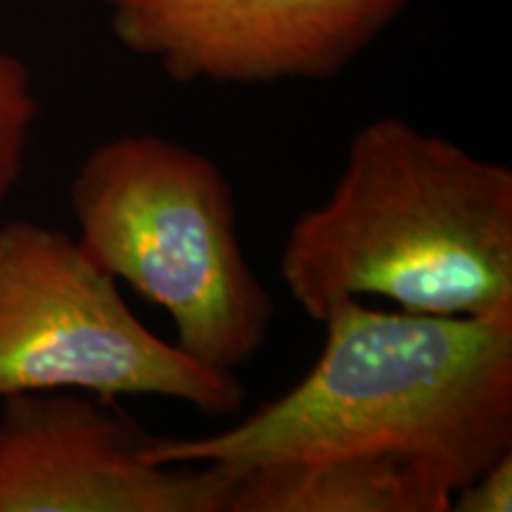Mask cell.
Wrapping results in <instances>:
<instances>
[{"label": "cell", "instance_id": "cell-3", "mask_svg": "<svg viewBox=\"0 0 512 512\" xmlns=\"http://www.w3.org/2000/svg\"><path fill=\"white\" fill-rule=\"evenodd\" d=\"M69 202L79 245L171 318L176 347L221 373L261 354L275 302L249 266L233 185L214 159L155 133L102 140Z\"/></svg>", "mask_w": 512, "mask_h": 512}, {"label": "cell", "instance_id": "cell-7", "mask_svg": "<svg viewBox=\"0 0 512 512\" xmlns=\"http://www.w3.org/2000/svg\"><path fill=\"white\" fill-rule=\"evenodd\" d=\"M453 496L418 460L335 456L240 472L230 512H451Z\"/></svg>", "mask_w": 512, "mask_h": 512}, {"label": "cell", "instance_id": "cell-5", "mask_svg": "<svg viewBox=\"0 0 512 512\" xmlns=\"http://www.w3.org/2000/svg\"><path fill=\"white\" fill-rule=\"evenodd\" d=\"M100 396L0 401V512H230L238 475L157 465L155 437Z\"/></svg>", "mask_w": 512, "mask_h": 512}, {"label": "cell", "instance_id": "cell-9", "mask_svg": "<svg viewBox=\"0 0 512 512\" xmlns=\"http://www.w3.org/2000/svg\"><path fill=\"white\" fill-rule=\"evenodd\" d=\"M458 512H510L512 510V451L491 463L453 496Z\"/></svg>", "mask_w": 512, "mask_h": 512}, {"label": "cell", "instance_id": "cell-4", "mask_svg": "<svg viewBox=\"0 0 512 512\" xmlns=\"http://www.w3.org/2000/svg\"><path fill=\"white\" fill-rule=\"evenodd\" d=\"M36 392L157 396L207 418L235 415L247 396L238 375L147 328L79 240L15 219L0 226V401Z\"/></svg>", "mask_w": 512, "mask_h": 512}, {"label": "cell", "instance_id": "cell-2", "mask_svg": "<svg viewBox=\"0 0 512 512\" xmlns=\"http://www.w3.org/2000/svg\"><path fill=\"white\" fill-rule=\"evenodd\" d=\"M280 280L313 320L344 299L512 320V171L411 121L349 140L335 188L287 233Z\"/></svg>", "mask_w": 512, "mask_h": 512}, {"label": "cell", "instance_id": "cell-8", "mask_svg": "<svg viewBox=\"0 0 512 512\" xmlns=\"http://www.w3.org/2000/svg\"><path fill=\"white\" fill-rule=\"evenodd\" d=\"M38 110L41 105L29 67L0 50V207L10 200L24 174Z\"/></svg>", "mask_w": 512, "mask_h": 512}, {"label": "cell", "instance_id": "cell-1", "mask_svg": "<svg viewBox=\"0 0 512 512\" xmlns=\"http://www.w3.org/2000/svg\"><path fill=\"white\" fill-rule=\"evenodd\" d=\"M302 380L226 430L155 437L157 465H261L396 456L437 470L453 491L512 451V320L370 309L344 299Z\"/></svg>", "mask_w": 512, "mask_h": 512}, {"label": "cell", "instance_id": "cell-6", "mask_svg": "<svg viewBox=\"0 0 512 512\" xmlns=\"http://www.w3.org/2000/svg\"><path fill=\"white\" fill-rule=\"evenodd\" d=\"M117 41L178 83L328 81L408 0H102Z\"/></svg>", "mask_w": 512, "mask_h": 512}]
</instances>
